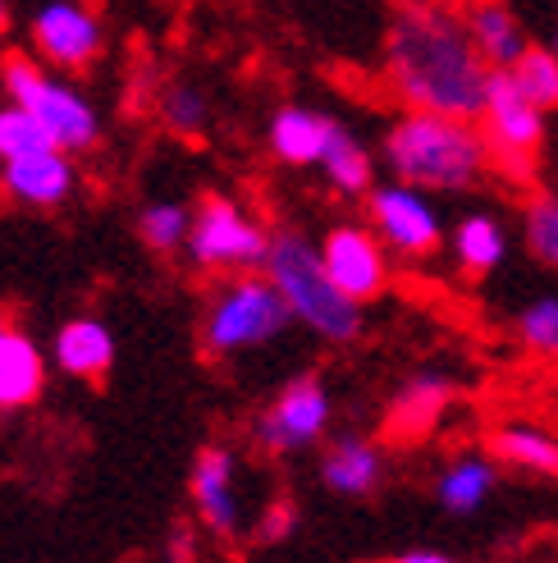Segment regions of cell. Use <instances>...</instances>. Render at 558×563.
Wrapping results in <instances>:
<instances>
[{"label":"cell","instance_id":"26","mask_svg":"<svg viewBox=\"0 0 558 563\" xmlns=\"http://www.w3.org/2000/svg\"><path fill=\"white\" fill-rule=\"evenodd\" d=\"M522 239H526V252H532L545 271H558V188H540L526 197Z\"/></svg>","mask_w":558,"mask_h":563},{"label":"cell","instance_id":"16","mask_svg":"<svg viewBox=\"0 0 558 563\" xmlns=\"http://www.w3.org/2000/svg\"><path fill=\"white\" fill-rule=\"evenodd\" d=\"M46 376H51V353L23 325L10 321L0 330V417L33 408L46 394Z\"/></svg>","mask_w":558,"mask_h":563},{"label":"cell","instance_id":"5","mask_svg":"<svg viewBox=\"0 0 558 563\" xmlns=\"http://www.w3.org/2000/svg\"><path fill=\"white\" fill-rule=\"evenodd\" d=\"M293 325V312L261 271L225 275L202 302L198 344L211 362H234L243 353H257L275 340H284Z\"/></svg>","mask_w":558,"mask_h":563},{"label":"cell","instance_id":"19","mask_svg":"<svg viewBox=\"0 0 558 563\" xmlns=\"http://www.w3.org/2000/svg\"><path fill=\"white\" fill-rule=\"evenodd\" d=\"M499 490V463L494 454L486 449H467V454H454L449 463H444L435 472V504L449 518H471V514H481L486 504L494 499Z\"/></svg>","mask_w":558,"mask_h":563},{"label":"cell","instance_id":"28","mask_svg":"<svg viewBox=\"0 0 558 563\" xmlns=\"http://www.w3.org/2000/svg\"><path fill=\"white\" fill-rule=\"evenodd\" d=\"M513 334L526 353L536 357H558V294H540L526 307H517Z\"/></svg>","mask_w":558,"mask_h":563},{"label":"cell","instance_id":"22","mask_svg":"<svg viewBox=\"0 0 558 563\" xmlns=\"http://www.w3.org/2000/svg\"><path fill=\"white\" fill-rule=\"evenodd\" d=\"M316 170L325 175L330 192H339L344 202H361V197L376 188V156H371V147L361 143L348 124L334 129V137H330V147H325Z\"/></svg>","mask_w":558,"mask_h":563},{"label":"cell","instance_id":"32","mask_svg":"<svg viewBox=\"0 0 558 563\" xmlns=\"http://www.w3.org/2000/svg\"><path fill=\"white\" fill-rule=\"evenodd\" d=\"M192 545H198V537H192L188 527H179L175 541H170V559H175V563H192Z\"/></svg>","mask_w":558,"mask_h":563},{"label":"cell","instance_id":"25","mask_svg":"<svg viewBox=\"0 0 558 563\" xmlns=\"http://www.w3.org/2000/svg\"><path fill=\"white\" fill-rule=\"evenodd\" d=\"M156 115H160V124L170 129L175 137H202L211 129V97H207L202 82L175 78V82H165V88H160Z\"/></svg>","mask_w":558,"mask_h":563},{"label":"cell","instance_id":"21","mask_svg":"<svg viewBox=\"0 0 558 563\" xmlns=\"http://www.w3.org/2000/svg\"><path fill=\"white\" fill-rule=\"evenodd\" d=\"M490 454H494L499 467L558 482V435L549 427H536V421H504V427H494L490 431Z\"/></svg>","mask_w":558,"mask_h":563},{"label":"cell","instance_id":"4","mask_svg":"<svg viewBox=\"0 0 558 563\" xmlns=\"http://www.w3.org/2000/svg\"><path fill=\"white\" fill-rule=\"evenodd\" d=\"M0 97L19 101L27 115L46 129L51 143L69 156L97 152L105 137L97 101L82 92L69 74L42 65L33 51H10L5 60H0Z\"/></svg>","mask_w":558,"mask_h":563},{"label":"cell","instance_id":"20","mask_svg":"<svg viewBox=\"0 0 558 563\" xmlns=\"http://www.w3.org/2000/svg\"><path fill=\"white\" fill-rule=\"evenodd\" d=\"M462 23H467V37L477 42L481 60L490 69H513L532 37H526V23L517 19V10L509 0H467L462 5Z\"/></svg>","mask_w":558,"mask_h":563},{"label":"cell","instance_id":"8","mask_svg":"<svg viewBox=\"0 0 558 563\" xmlns=\"http://www.w3.org/2000/svg\"><path fill=\"white\" fill-rule=\"evenodd\" d=\"M367 207V224L376 230V239L394 252V257H408V262H426L439 252L444 243V216L435 207V197L412 188V184H399V179H376V188L361 197Z\"/></svg>","mask_w":558,"mask_h":563},{"label":"cell","instance_id":"35","mask_svg":"<svg viewBox=\"0 0 558 563\" xmlns=\"http://www.w3.org/2000/svg\"><path fill=\"white\" fill-rule=\"evenodd\" d=\"M549 46H554V55H558V27H554V42H549Z\"/></svg>","mask_w":558,"mask_h":563},{"label":"cell","instance_id":"11","mask_svg":"<svg viewBox=\"0 0 558 563\" xmlns=\"http://www.w3.org/2000/svg\"><path fill=\"white\" fill-rule=\"evenodd\" d=\"M481 133L490 143V156L499 170L509 175H532V165L545 147V110H536L517 92V82L509 78V69H494L490 74V92L481 106Z\"/></svg>","mask_w":558,"mask_h":563},{"label":"cell","instance_id":"31","mask_svg":"<svg viewBox=\"0 0 558 563\" xmlns=\"http://www.w3.org/2000/svg\"><path fill=\"white\" fill-rule=\"evenodd\" d=\"M389 563H458V559H454V554H444V550H435V545H412V550L394 554Z\"/></svg>","mask_w":558,"mask_h":563},{"label":"cell","instance_id":"7","mask_svg":"<svg viewBox=\"0 0 558 563\" xmlns=\"http://www.w3.org/2000/svg\"><path fill=\"white\" fill-rule=\"evenodd\" d=\"M334 427V394L316 372H302L275 389V399L247 421V440L266 459H293L325 444Z\"/></svg>","mask_w":558,"mask_h":563},{"label":"cell","instance_id":"2","mask_svg":"<svg viewBox=\"0 0 558 563\" xmlns=\"http://www.w3.org/2000/svg\"><path fill=\"white\" fill-rule=\"evenodd\" d=\"M380 165L389 170V179L435 197V192L477 188L494 170V156L477 120L403 110L380 137Z\"/></svg>","mask_w":558,"mask_h":563},{"label":"cell","instance_id":"13","mask_svg":"<svg viewBox=\"0 0 558 563\" xmlns=\"http://www.w3.org/2000/svg\"><path fill=\"white\" fill-rule=\"evenodd\" d=\"M78 156L60 147H42L33 156H19L0 165V197L27 211H60L78 192Z\"/></svg>","mask_w":558,"mask_h":563},{"label":"cell","instance_id":"24","mask_svg":"<svg viewBox=\"0 0 558 563\" xmlns=\"http://www.w3.org/2000/svg\"><path fill=\"white\" fill-rule=\"evenodd\" d=\"M133 230H137V239H143L147 252H156V257H170V252H183V243H188L192 207L179 202V197H152V202L137 207Z\"/></svg>","mask_w":558,"mask_h":563},{"label":"cell","instance_id":"17","mask_svg":"<svg viewBox=\"0 0 558 563\" xmlns=\"http://www.w3.org/2000/svg\"><path fill=\"white\" fill-rule=\"evenodd\" d=\"M334 129H339V120L325 115V110L302 106V101H284L266 124V147H270V156L279 165H289V170H306V165H321Z\"/></svg>","mask_w":558,"mask_h":563},{"label":"cell","instance_id":"18","mask_svg":"<svg viewBox=\"0 0 558 563\" xmlns=\"http://www.w3.org/2000/svg\"><path fill=\"white\" fill-rule=\"evenodd\" d=\"M51 367L69 380H105L115 367V330L92 312L60 321L51 340Z\"/></svg>","mask_w":558,"mask_h":563},{"label":"cell","instance_id":"27","mask_svg":"<svg viewBox=\"0 0 558 563\" xmlns=\"http://www.w3.org/2000/svg\"><path fill=\"white\" fill-rule=\"evenodd\" d=\"M509 78L517 82V92L532 101L536 110H558V55H554V46H526V55L509 69Z\"/></svg>","mask_w":558,"mask_h":563},{"label":"cell","instance_id":"23","mask_svg":"<svg viewBox=\"0 0 558 563\" xmlns=\"http://www.w3.org/2000/svg\"><path fill=\"white\" fill-rule=\"evenodd\" d=\"M454 257L467 275H494L509 262V230L494 211H467L454 224Z\"/></svg>","mask_w":558,"mask_h":563},{"label":"cell","instance_id":"10","mask_svg":"<svg viewBox=\"0 0 558 563\" xmlns=\"http://www.w3.org/2000/svg\"><path fill=\"white\" fill-rule=\"evenodd\" d=\"M188 499H192V518L220 545H238L247 537V504H243V472L238 454L230 444H202L198 459L188 472Z\"/></svg>","mask_w":558,"mask_h":563},{"label":"cell","instance_id":"15","mask_svg":"<svg viewBox=\"0 0 558 563\" xmlns=\"http://www.w3.org/2000/svg\"><path fill=\"white\" fill-rule=\"evenodd\" d=\"M316 476L330 495L339 499H367L384 486V449L367 435H334L321 444V459H316Z\"/></svg>","mask_w":558,"mask_h":563},{"label":"cell","instance_id":"9","mask_svg":"<svg viewBox=\"0 0 558 563\" xmlns=\"http://www.w3.org/2000/svg\"><path fill=\"white\" fill-rule=\"evenodd\" d=\"M27 51L60 74H88L105 51V23L88 0H37L27 14Z\"/></svg>","mask_w":558,"mask_h":563},{"label":"cell","instance_id":"6","mask_svg":"<svg viewBox=\"0 0 558 563\" xmlns=\"http://www.w3.org/2000/svg\"><path fill=\"white\" fill-rule=\"evenodd\" d=\"M266 243H270V230L238 197L207 192L202 202L192 207V230L183 243V257L192 271H207V275H247V271H261Z\"/></svg>","mask_w":558,"mask_h":563},{"label":"cell","instance_id":"30","mask_svg":"<svg viewBox=\"0 0 558 563\" xmlns=\"http://www.w3.org/2000/svg\"><path fill=\"white\" fill-rule=\"evenodd\" d=\"M302 514H298V504L284 499V495H275L270 504H261V509L253 514V527H247V537H253L257 545H284L293 531H298Z\"/></svg>","mask_w":558,"mask_h":563},{"label":"cell","instance_id":"29","mask_svg":"<svg viewBox=\"0 0 558 563\" xmlns=\"http://www.w3.org/2000/svg\"><path fill=\"white\" fill-rule=\"evenodd\" d=\"M42 147H55L46 129L27 115V110L10 97H0V165L5 161H19V156H33Z\"/></svg>","mask_w":558,"mask_h":563},{"label":"cell","instance_id":"3","mask_svg":"<svg viewBox=\"0 0 558 563\" xmlns=\"http://www.w3.org/2000/svg\"><path fill=\"white\" fill-rule=\"evenodd\" d=\"M261 275L284 294L293 325H306L325 344H353L361 334V302H353L339 285L330 279L321 243L306 239L293 224L270 230Z\"/></svg>","mask_w":558,"mask_h":563},{"label":"cell","instance_id":"12","mask_svg":"<svg viewBox=\"0 0 558 563\" xmlns=\"http://www.w3.org/2000/svg\"><path fill=\"white\" fill-rule=\"evenodd\" d=\"M321 257L334 285L361 307L389 289V247L376 239L371 224H357V220L334 224L321 239Z\"/></svg>","mask_w":558,"mask_h":563},{"label":"cell","instance_id":"33","mask_svg":"<svg viewBox=\"0 0 558 563\" xmlns=\"http://www.w3.org/2000/svg\"><path fill=\"white\" fill-rule=\"evenodd\" d=\"M10 19H14V14H10V0H0V33L10 27Z\"/></svg>","mask_w":558,"mask_h":563},{"label":"cell","instance_id":"1","mask_svg":"<svg viewBox=\"0 0 558 563\" xmlns=\"http://www.w3.org/2000/svg\"><path fill=\"white\" fill-rule=\"evenodd\" d=\"M384 88L403 110L481 120L490 92V65L467 37L462 10L444 0H403L384 27Z\"/></svg>","mask_w":558,"mask_h":563},{"label":"cell","instance_id":"14","mask_svg":"<svg viewBox=\"0 0 558 563\" xmlns=\"http://www.w3.org/2000/svg\"><path fill=\"white\" fill-rule=\"evenodd\" d=\"M458 399V380L444 367H416L412 376H403V385L394 389V399L384 408V431L394 440H422L431 435L444 412Z\"/></svg>","mask_w":558,"mask_h":563},{"label":"cell","instance_id":"34","mask_svg":"<svg viewBox=\"0 0 558 563\" xmlns=\"http://www.w3.org/2000/svg\"><path fill=\"white\" fill-rule=\"evenodd\" d=\"M10 325V312H5V307H0V330H5Z\"/></svg>","mask_w":558,"mask_h":563}]
</instances>
